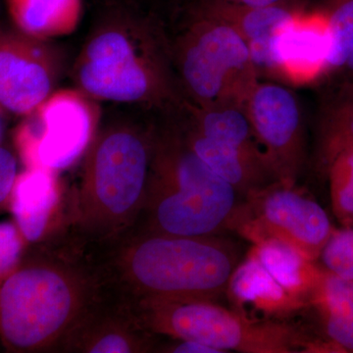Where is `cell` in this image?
Segmentation results:
<instances>
[{"mask_svg":"<svg viewBox=\"0 0 353 353\" xmlns=\"http://www.w3.org/2000/svg\"><path fill=\"white\" fill-rule=\"evenodd\" d=\"M239 197L188 145L175 124L155 127L145 203L128 234H219Z\"/></svg>","mask_w":353,"mask_h":353,"instance_id":"obj_5","label":"cell"},{"mask_svg":"<svg viewBox=\"0 0 353 353\" xmlns=\"http://www.w3.org/2000/svg\"><path fill=\"white\" fill-rule=\"evenodd\" d=\"M326 176L334 215L345 227L353 228V148L336 157Z\"/></svg>","mask_w":353,"mask_h":353,"instance_id":"obj_24","label":"cell"},{"mask_svg":"<svg viewBox=\"0 0 353 353\" xmlns=\"http://www.w3.org/2000/svg\"><path fill=\"white\" fill-rule=\"evenodd\" d=\"M34 245L0 285V341L9 352L60 353L105 284L94 260L64 236Z\"/></svg>","mask_w":353,"mask_h":353,"instance_id":"obj_1","label":"cell"},{"mask_svg":"<svg viewBox=\"0 0 353 353\" xmlns=\"http://www.w3.org/2000/svg\"><path fill=\"white\" fill-rule=\"evenodd\" d=\"M245 108L279 181L296 185L305 158L303 118L296 97L278 83L259 82Z\"/></svg>","mask_w":353,"mask_h":353,"instance_id":"obj_11","label":"cell"},{"mask_svg":"<svg viewBox=\"0 0 353 353\" xmlns=\"http://www.w3.org/2000/svg\"><path fill=\"white\" fill-rule=\"evenodd\" d=\"M196 11L231 26L248 48H252L271 46L280 28L296 10L287 4L257 7L226 0H202Z\"/></svg>","mask_w":353,"mask_h":353,"instance_id":"obj_17","label":"cell"},{"mask_svg":"<svg viewBox=\"0 0 353 353\" xmlns=\"http://www.w3.org/2000/svg\"><path fill=\"white\" fill-rule=\"evenodd\" d=\"M13 27L32 38L53 41L76 31L83 0H6Z\"/></svg>","mask_w":353,"mask_h":353,"instance_id":"obj_18","label":"cell"},{"mask_svg":"<svg viewBox=\"0 0 353 353\" xmlns=\"http://www.w3.org/2000/svg\"><path fill=\"white\" fill-rule=\"evenodd\" d=\"M154 132L152 126L118 120L95 134L59 231L83 252L113 245L136 224L150 180Z\"/></svg>","mask_w":353,"mask_h":353,"instance_id":"obj_3","label":"cell"},{"mask_svg":"<svg viewBox=\"0 0 353 353\" xmlns=\"http://www.w3.org/2000/svg\"><path fill=\"white\" fill-rule=\"evenodd\" d=\"M61 201L57 172L26 168L18 174L9 208L29 245L41 243L54 233V216Z\"/></svg>","mask_w":353,"mask_h":353,"instance_id":"obj_14","label":"cell"},{"mask_svg":"<svg viewBox=\"0 0 353 353\" xmlns=\"http://www.w3.org/2000/svg\"><path fill=\"white\" fill-rule=\"evenodd\" d=\"M1 114V113H0ZM0 137H1V124H0Z\"/></svg>","mask_w":353,"mask_h":353,"instance_id":"obj_31","label":"cell"},{"mask_svg":"<svg viewBox=\"0 0 353 353\" xmlns=\"http://www.w3.org/2000/svg\"><path fill=\"white\" fill-rule=\"evenodd\" d=\"M226 1L243 4V6L261 7L285 4V1H288V0H226Z\"/></svg>","mask_w":353,"mask_h":353,"instance_id":"obj_29","label":"cell"},{"mask_svg":"<svg viewBox=\"0 0 353 353\" xmlns=\"http://www.w3.org/2000/svg\"><path fill=\"white\" fill-rule=\"evenodd\" d=\"M170 48L185 101L199 108H245L259 73L245 39L231 26L194 10Z\"/></svg>","mask_w":353,"mask_h":353,"instance_id":"obj_7","label":"cell"},{"mask_svg":"<svg viewBox=\"0 0 353 353\" xmlns=\"http://www.w3.org/2000/svg\"><path fill=\"white\" fill-rule=\"evenodd\" d=\"M253 255L292 296L307 305L309 292L317 278L319 267L292 246L271 240L254 245Z\"/></svg>","mask_w":353,"mask_h":353,"instance_id":"obj_21","label":"cell"},{"mask_svg":"<svg viewBox=\"0 0 353 353\" xmlns=\"http://www.w3.org/2000/svg\"><path fill=\"white\" fill-rule=\"evenodd\" d=\"M99 102L78 88L55 90L16 129L26 168L58 172L83 159L101 126Z\"/></svg>","mask_w":353,"mask_h":353,"instance_id":"obj_8","label":"cell"},{"mask_svg":"<svg viewBox=\"0 0 353 353\" xmlns=\"http://www.w3.org/2000/svg\"><path fill=\"white\" fill-rule=\"evenodd\" d=\"M353 148V82H345L322 114L316 145V169L326 176L330 165Z\"/></svg>","mask_w":353,"mask_h":353,"instance_id":"obj_22","label":"cell"},{"mask_svg":"<svg viewBox=\"0 0 353 353\" xmlns=\"http://www.w3.org/2000/svg\"><path fill=\"white\" fill-rule=\"evenodd\" d=\"M157 352L166 353H221L215 348L208 347L203 343L194 341L174 340L170 339L169 343L160 341Z\"/></svg>","mask_w":353,"mask_h":353,"instance_id":"obj_28","label":"cell"},{"mask_svg":"<svg viewBox=\"0 0 353 353\" xmlns=\"http://www.w3.org/2000/svg\"><path fill=\"white\" fill-rule=\"evenodd\" d=\"M160 341L143 326L129 301L105 285L70 332L60 353L157 352Z\"/></svg>","mask_w":353,"mask_h":353,"instance_id":"obj_12","label":"cell"},{"mask_svg":"<svg viewBox=\"0 0 353 353\" xmlns=\"http://www.w3.org/2000/svg\"><path fill=\"white\" fill-rule=\"evenodd\" d=\"M29 245L14 220L0 222V285L19 263Z\"/></svg>","mask_w":353,"mask_h":353,"instance_id":"obj_26","label":"cell"},{"mask_svg":"<svg viewBox=\"0 0 353 353\" xmlns=\"http://www.w3.org/2000/svg\"><path fill=\"white\" fill-rule=\"evenodd\" d=\"M343 71L345 72V75H347V82H353V48L352 51H350V55H348L347 62H345V65H343Z\"/></svg>","mask_w":353,"mask_h":353,"instance_id":"obj_30","label":"cell"},{"mask_svg":"<svg viewBox=\"0 0 353 353\" xmlns=\"http://www.w3.org/2000/svg\"><path fill=\"white\" fill-rule=\"evenodd\" d=\"M227 294L241 309L252 305L267 314H284L304 306L279 284L252 252L234 270Z\"/></svg>","mask_w":353,"mask_h":353,"instance_id":"obj_19","label":"cell"},{"mask_svg":"<svg viewBox=\"0 0 353 353\" xmlns=\"http://www.w3.org/2000/svg\"><path fill=\"white\" fill-rule=\"evenodd\" d=\"M307 304L317 312L334 352L353 353V281L320 268Z\"/></svg>","mask_w":353,"mask_h":353,"instance_id":"obj_16","label":"cell"},{"mask_svg":"<svg viewBox=\"0 0 353 353\" xmlns=\"http://www.w3.org/2000/svg\"><path fill=\"white\" fill-rule=\"evenodd\" d=\"M319 259L327 271L353 281V228L334 230Z\"/></svg>","mask_w":353,"mask_h":353,"instance_id":"obj_25","label":"cell"},{"mask_svg":"<svg viewBox=\"0 0 353 353\" xmlns=\"http://www.w3.org/2000/svg\"><path fill=\"white\" fill-rule=\"evenodd\" d=\"M328 21V72L341 69L353 48V0H330L324 10Z\"/></svg>","mask_w":353,"mask_h":353,"instance_id":"obj_23","label":"cell"},{"mask_svg":"<svg viewBox=\"0 0 353 353\" xmlns=\"http://www.w3.org/2000/svg\"><path fill=\"white\" fill-rule=\"evenodd\" d=\"M330 48L328 21L324 11H294L274 39V75L296 85L313 82L328 72Z\"/></svg>","mask_w":353,"mask_h":353,"instance_id":"obj_13","label":"cell"},{"mask_svg":"<svg viewBox=\"0 0 353 353\" xmlns=\"http://www.w3.org/2000/svg\"><path fill=\"white\" fill-rule=\"evenodd\" d=\"M90 255L105 285L128 301H217L240 264L238 246L219 234H128Z\"/></svg>","mask_w":353,"mask_h":353,"instance_id":"obj_4","label":"cell"},{"mask_svg":"<svg viewBox=\"0 0 353 353\" xmlns=\"http://www.w3.org/2000/svg\"><path fill=\"white\" fill-rule=\"evenodd\" d=\"M227 225L253 245L275 240L315 261L334 232L318 202L296 185L275 183L243 197Z\"/></svg>","mask_w":353,"mask_h":353,"instance_id":"obj_9","label":"cell"},{"mask_svg":"<svg viewBox=\"0 0 353 353\" xmlns=\"http://www.w3.org/2000/svg\"><path fill=\"white\" fill-rule=\"evenodd\" d=\"M52 41L0 26V113L25 117L57 90L65 54Z\"/></svg>","mask_w":353,"mask_h":353,"instance_id":"obj_10","label":"cell"},{"mask_svg":"<svg viewBox=\"0 0 353 353\" xmlns=\"http://www.w3.org/2000/svg\"><path fill=\"white\" fill-rule=\"evenodd\" d=\"M174 124L197 157L211 170L233 185L241 199L272 183L280 182L266 158L211 141L183 121Z\"/></svg>","mask_w":353,"mask_h":353,"instance_id":"obj_15","label":"cell"},{"mask_svg":"<svg viewBox=\"0 0 353 353\" xmlns=\"http://www.w3.org/2000/svg\"><path fill=\"white\" fill-rule=\"evenodd\" d=\"M17 175L15 157L6 148L0 146V213L10 206L11 194Z\"/></svg>","mask_w":353,"mask_h":353,"instance_id":"obj_27","label":"cell"},{"mask_svg":"<svg viewBox=\"0 0 353 353\" xmlns=\"http://www.w3.org/2000/svg\"><path fill=\"white\" fill-rule=\"evenodd\" d=\"M148 332L160 338L194 341L225 353L314 352L311 341L284 323L253 320L212 301H129Z\"/></svg>","mask_w":353,"mask_h":353,"instance_id":"obj_6","label":"cell"},{"mask_svg":"<svg viewBox=\"0 0 353 353\" xmlns=\"http://www.w3.org/2000/svg\"><path fill=\"white\" fill-rule=\"evenodd\" d=\"M72 79L99 102L175 109L185 101L170 43L152 20L125 0H111L95 18Z\"/></svg>","mask_w":353,"mask_h":353,"instance_id":"obj_2","label":"cell"},{"mask_svg":"<svg viewBox=\"0 0 353 353\" xmlns=\"http://www.w3.org/2000/svg\"><path fill=\"white\" fill-rule=\"evenodd\" d=\"M182 108L185 114L181 120L201 136L268 160L255 138L245 108H199L185 101Z\"/></svg>","mask_w":353,"mask_h":353,"instance_id":"obj_20","label":"cell"}]
</instances>
